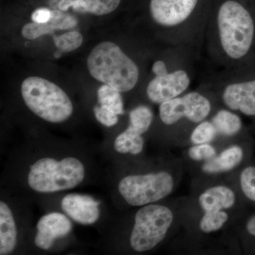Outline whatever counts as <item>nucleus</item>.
<instances>
[{
	"instance_id": "10",
	"label": "nucleus",
	"mask_w": 255,
	"mask_h": 255,
	"mask_svg": "<svg viewBox=\"0 0 255 255\" xmlns=\"http://www.w3.org/2000/svg\"><path fill=\"white\" fill-rule=\"evenodd\" d=\"M35 244L41 250L50 249L55 240L64 237L73 228L71 221L60 213H50L42 216L37 223Z\"/></svg>"
},
{
	"instance_id": "4",
	"label": "nucleus",
	"mask_w": 255,
	"mask_h": 255,
	"mask_svg": "<svg viewBox=\"0 0 255 255\" xmlns=\"http://www.w3.org/2000/svg\"><path fill=\"white\" fill-rule=\"evenodd\" d=\"M218 26L226 54L233 59L245 56L254 37V22L249 11L237 1L228 0L220 8Z\"/></svg>"
},
{
	"instance_id": "3",
	"label": "nucleus",
	"mask_w": 255,
	"mask_h": 255,
	"mask_svg": "<svg viewBox=\"0 0 255 255\" xmlns=\"http://www.w3.org/2000/svg\"><path fill=\"white\" fill-rule=\"evenodd\" d=\"M85 177V166L78 158L68 157L58 161L43 157L30 167L28 184L37 192L53 193L76 187Z\"/></svg>"
},
{
	"instance_id": "30",
	"label": "nucleus",
	"mask_w": 255,
	"mask_h": 255,
	"mask_svg": "<svg viewBox=\"0 0 255 255\" xmlns=\"http://www.w3.org/2000/svg\"><path fill=\"white\" fill-rule=\"evenodd\" d=\"M75 0H61L60 1L59 6L60 10L61 11H67L70 7H73L74 4H75Z\"/></svg>"
},
{
	"instance_id": "16",
	"label": "nucleus",
	"mask_w": 255,
	"mask_h": 255,
	"mask_svg": "<svg viewBox=\"0 0 255 255\" xmlns=\"http://www.w3.org/2000/svg\"><path fill=\"white\" fill-rule=\"evenodd\" d=\"M243 158V151L237 145L231 146L217 157H214L204 163L202 169L206 173L215 174L227 172L237 167Z\"/></svg>"
},
{
	"instance_id": "17",
	"label": "nucleus",
	"mask_w": 255,
	"mask_h": 255,
	"mask_svg": "<svg viewBox=\"0 0 255 255\" xmlns=\"http://www.w3.org/2000/svg\"><path fill=\"white\" fill-rule=\"evenodd\" d=\"M144 140L142 134L128 127L119 134L114 141V148L119 153L138 155L143 149Z\"/></svg>"
},
{
	"instance_id": "22",
	"label": "nucleus",
	"mask_w": 255,
	"mask_h": 255,
	"mask_svg": "<svg viewBox=\"0 0 255 255\" xmlns=\"http://www.w3.org/2000/svg\"><path fill=\"white\" fill-rule=\"evenodd\" d=\"M228 220V215L223 211L205 212L199 226L203 232L209 233L222 228Z\"/></svg>"
},
{
	"instance_id": "13",
	"label": "nucleus",
	"mask_w": 255,
	"mask_h": 255,
	"mask_svg": "<svg viewBox=\"0 0 255 255\" xmlns=\"http://www.w3.org/2000/svg\"><path fill=\"white\" fill-rule=\"evenodd\" d=\"M78 23L76 18L63 11H52V16L47 23H29L25 25L21 30L23 38L34 40L43 35L51 33L55 29H69L75 27Z\"/></svg>"
},
{
	"instance_id": "14",
	"label": "nucleus",
	"mask_w": 255,
	"mask_h": 255,
	"mask_svg": "<svg viewBox=\"0 0 255 255\" xmlns=\"http://www.w3.org/2000/svg\"><path fill=\"white\" fill-rule=\"evenodd\" d=\"M199 201L204 212H214L232 207L236 201V195L227 187L216 186L202 193Z\"/></svg>"
},
{
	"instance_id": "31",
	"label": "nucleus",
	"mask_w": 255,
	"mask_h": 255,
	"mask_svg": "<svg viewBox=\"0 0 255 255\" xmlns=\"http://www.w3.org/2000/svg\"><path fill=\"white\" fill-rule=\"evenodd\" d=\"M247 231L252 235L255 236V215L250 218L246 225Z\"/></svg>"
},
{
	"instance_id": "1",
	"label": "nucleus",
	"mask_w": 255,
	"mask_h": 255,
	"mask_svg": "<svg viewBox=\"0 0 255 255\" xmlns=\"http://www.w3.org/2000/svg\"><path fill=\"white\" fill-rule=\"evenodd\" d=\"M87 63L92 78L120 92L130 91L138 80L137 65L112 42H102L96 46Z\"/></svg>"
},
{
	"instance_id": "2",
	"label": "nucleus",
	"mask_w": 255,
	"mask_h": 255,
	"mask_svg": "<svg viewBox=\"0 0 255 255\" xmlns=\"http://www.w3.org/2000/svg\"><path fill=\"white\" fill-rule=\"evenodd\" d=\"M21 95L28 109L50 123H62L73 112V106L60 87L46 79L29 77L23 82Z\"/></svg>"
},
{
	"instance_id": "7",
	"label": "nucleus",
	"mask_w": 255,
	"mask_h": 255,
	"mask_svg": "<svg viewBox=\"0 0 255 255\" xmlns=\"http://www.w3.org/2000/svg\"><path fill=\"white\" fill-rule=\"evenodd\" d=\"M211 108L207 98L197 92H191L160 104L159 117L167 125L177 123L182 118L199 123L208 117Z\"/></svg>"
},
{
	"instance_id": "12",
	"label": "nucleus",
	"mask_w": 255,
	"mask_h": 255,
	"mask_svg": "<svg viewBox=\"0 0 255 255\" xmlns=\"http://www.w3.org/2000/svg\"><path fill=\"white\" fill-rule=\"evenodd\" d=\"M223 99L231 110L241 111L247 116H255V80L228 85Z\"/></svg>"
},
{
	"instance_id": "27",
	"label": "nucleus",
	"mask_w": 255,
	"mask_h": 255,
	"mask_svg": "<svg viewBox=\"0 0 255 255\" xmlns=\"http://www.w3.org/2000/svg\"><path fill=\"white\" fill-rule=\"evenodd\" d=\"M94 112L97 121L105 127H113L118 122V115L102 106H96Z\"/></svg>"
},
{
	"instance_id": "11",
	"label": "nucleus",
	"mask_w": 255,
	"mask_h": 255,
	"mask_svg": "<svg viewBox=\"0 0 255 255\" xmlns=\"http://www.w3.org/2000/svg\"><path fill=\"white\" fill-rule=\"evenodd\" d=\"M100 202L92 196L71 194L65 196L61 201L64 212L80 224L92 225L100 216Z\"/></svg>"
},
{
	"instance_id": "5",
	"label": "nucleus",
	"mask_w": 255,
	"mask_h": 255,
	"mask_svg": "<svg viewBox=\"0 0 255 255\" xmlns=\"http://www.w3.org/2000/svg\"><path fill=\"white\" fill-rule=\"evenodd\" d=\"M173 221V214L168 208L147 204L137 211L130 238L134 251H150L163 241Z\"/></svg>"
},
{
	"instance_id": "20",
	"label": "nucleus",
	"mask_w": 255,
	"mask_h": 255,
	"mask_svg": "<svg viewBox=\"0 0 255 255\" xmlns=\"http://www.w3.org/2000/svg\"><path fill=\"white\" fill-rule=\"evenodd\" d=\"M98 102L100 106L108 109L117 115L124 114V103L121 92L113 87L105 85L99 89L97 92Z\"/></svg>"
},
{
	"instance_id": "23",
	"label": "nucleus",
	"mask_w": 255,
	"mask_h": 255,
	"mask_svg": "<svg viewBox=\"0 0 255 255\" xmlns=\"http://www.w3.org/2000/svg\"><path fill=\"white\" fill-rule=\"evenodd\" d=\"M55 46L62 52H70L81 46L83 36L80 32L69 31L58 36L53 37Z\"/></svg>"
},
{
	"instance_id": "15",
	"label": "nucleus",
	"mask_w": 255,
	"mask_h": 255,
	"mask_svg": "<svg viewBox=\"0 0 255 255\" xmlns=\"http://www.w3.org/2000/svg\"><path fill=\"white\" fill-rule=\"evenodd\" d=\"M17 241V229L14 216L4 201L0 202V255L14 251Z\"/></svg>"
},
{
	"instance_id": "9",
	"label": "nucleus",
	"mask_w": 255,
	"mask_h": 255,
	"mask_svg": "<svg viewBox=\"0 0 255 255\" xmlns=\"http://www.w3.org/2000/svg\"><path fill=\"white\" fill-rule=\"evenodd\" d=\"M198 0H151L150 14L156 22L164 26L182 23L195 9Z\"/></svg>"
},
{
	"instance_id": "21",
	"label": "nucleus",
	"mask_w": 255,
	"mask_h": 255,
	"mask_svg": "<svg viewBox=\"0 0 255 255\" xmlns=\"http://www.w3.org/2000/svg\"><path fill=\"white\" fill-rule=\"evenodd\" d=\"M129 127L140 134L145 133L152 124L153 114L150 108L140 106L132 110L129 115Z\"/></svg>"
},
{
	"instance_id": "29",
	"label": "nucleus",
	"mask_w": 255,
	"mask_h": 255,
	"mask_svg": "<svg viewBox=\"0 0 255 255\" xmlns=\"http://www.w3.org/2000/svg\"><path fill=\"white\" fill-rule=\"evenodd\" d=\"M152 70V72L155 73V76L164 75V74L167 73L165 63L163 61H161V60H158V61L155 62L153 64Z\"/></svg>"
},
{
	"instance_id": "8",
	"label": "nucleus",
	"mask_w": 255,
	"mask_h": 255,
	"mask_svg": "<svg viewBox=\"0 0 255 255\" xmlns=\"http://www.w3.org/2000/svg\"><path fill=\"white\" fill-rule=\"evenodd\" d=\"M189 84L190 79L184 70L157 75L147 86V97L154 103L162 104L181 95Z\"/></svg>"
},
{
	"instance_id": "6",
	"label": "nucleus",
	"mask_w": 255,
	"mask_h": 255,
	"mask_svg": "<svg viewBox=\"0 0 255 255\" xmlns=\"http://www.w3.org/2000/svg\"><path fill=\"white\" fill-rule=\"evenodd\" d=\"M172 175L167 172L129 175L119 184L121 195L130 206H142L168 196L173 190Z\"/></svg>"
},
{
	"instance_id": "24",
	"label": "nucleus",
	"mask_w": 255,
	"mask_h": 255,
	"mask_svg": "<svg viewBox=\"0 0 255 255\" xmlns=\"http://www.w3.org/2000/svg\"><path fill=\"white\" fill-rule=\"evenodd\" d=\"M217 133L214 124L209 122H204L194 129L191 135V141L194 145L209 143L214 140Z\"/></svg>"
},
{
	"instance_id": "28",
	"label": "nucleus",
	"mask_w": 255,
	"mask_h": 255,
	"mask_svg": "<svg viewBox=\"0 0 255 255\" xmlns=\"http://www.w3.org/2000/svg\"><path fill=\"white\" fill-rule=\"evenodd\" d=\"M52 16V11L47 8H40L35 10L31 15V19L33 22L38 23H47L50 21Z\"/></svg>"
},
{
	"instance_id": "25",
	"label": "nucleus",
	"mask_w": 255,
	"mask_h": 255,
	"mask_svg": "<svg viewBox=\"0 0 255 255\" xmlns=\"http://www.w3.org/2000/svg\"><path fill=\"white\" fill-rule=\"evenodd\" d=\"M241 185L245 195L255 201V167H248L242 172Z\"/></svg>"
},
{
	"instance_id": "19",
	"label": "nucleus",
	"mask_w": 255,
	"mask_h": 255,
	"mask_svg": "<svg viewBox=\"0 0 255 255\" xmlns=\"http://www.w3.org/2000/svg\"><path fill=\"white\" fill-rule=\"evenodd\" d=\"M212 123L217 132L228 136L238 133L242 128L241 118L227 110L218 112L213 119Z\"/></svg>"
},
{
	"instance_id": "26",
	"label": "nucleus",
	"mask_w": 255,
	"mask_h": 255,
	"mask_svg": "<svg viewBox=\"0 0 255 255\" xmlns=\"http://www.w3.org/2000/svg\"><path fill=\"white\" fill-rule=\"evenodd\" d=\"M216 154V149L209 143L199 144V145L193 146L189 150V157L196 161L213 158Z\"/></svg>"
},
{
	"instance_id": "18",
	"label": "nucleus",
	"mask_w": 255,
	"mask_h": 255,
	"mask_svg": "<svg viewBox=\"0 0 255 255\" xmlns=\"http://www.w3.org/2000/svg\"><path fill=\"white\" fill-rule=\"evenodd\" d=\"M120 2L121 0H75L73 8L78 12L101 16L112 12Z\"/></svg>"
}]
</instances>
